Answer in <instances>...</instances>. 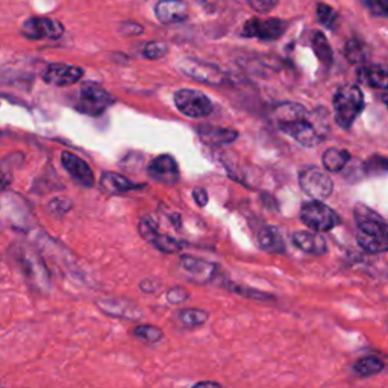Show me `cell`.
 <instances>
[{"mask_svg":"<svg viewBox=\"0 0 388 388\" xmlns=\"http://www.w3.org/2000/svg\"><path fill=\"white\" fill-rule=\"evenodd\" d=\"M173 101H175L176 108L187 117L203 119L212 112V102L210 101V97L199 90H178Z\"/></svg>","mask_w":388,"mask_h":388,"instance_id":"9","label":"cell"},{"mask_svg":"<svg viewBox=\"0 0 388 388\" xmlns=\"http://www.w3.org/2000/svg\"><path fill=\"white\" fill-rule=\"evenodd\" d=\"M160 287H161V280L158 279H144L142 280V284H140V288L146 293H155L156 290H160Z\"/></svg>","mask_w":388,"mask_h":388,"instance_id":"39","label":"cell"},{"mask_svg":"<svg viewBox=\"0 0 388 388\" xmlns=\"http://www.w3.org/2000/svg\"><path fill=\"white\" fill-rule=\"evenodd\" d=\"M167 52H169L167 44L161 43V41H151V43H147L144 46L143 55L149 58V60H160V58L166 56Z\"/></svg>","mask_w":388,"mask_h":388,"instance_id":"33","label":"cell"},{"mask_svg":"<svg viewBox=\"0 0 388 388\" xmlns=\"http://www.w3.org/2000/svg\"><path fill=\"white\" fill-rule=\"evenodd\" d=\"M299 185L302 192L314 201H325L332 194L334 183L321 169L310 166L301 170Z\"/></svg>","mask_w":388,"mask_h":388,"instance_id":"8","label":"cell"},{"mask_svg":"<svg viewBox=\"0 0 388 388\" xmlns=\"http://www.w3.org/2000/svg\"><path fill=\"white\" fill-rule=\"evenodd\" d=\"M355 221H357V242L370 253L388 252V223L369 206L358 203L355 206Z\"/></svg>","mask_w":388,"mask_h":388,"instance_id":"2","label":"cell"},{"mask_svg":"<svg viewBox=\"0 0 388 388\" xmlns=\"http://www.w3.org/2000/svg\"><path fill=\"white\" fill-rule=\"evenodd\" d=\"M301 220L303 221V225H307L316 233H328V230H332L341 223L340 216L331 206L325 205L321 201L303 203L301 208Z\"/></svg>","mask_w":388,"mask_h":388,"instance_id":"5","label":"cell"},{"mask_svg":"<svg viewBox=\"0 0 388 388\" xmlns=\"http://www.w3.org/2000/svg\"><path fill=\"white\" fill-rule=\"evenodd\" d=\"M155 15L162 24L180 23L188 17V5L184 0H160L155 6Z\"/></svg>","mask_w":388,"mask_h":388,"instance_id":"17","label":"cell"},{"mask_svg":"<svg viewBox=\"0 0 388 388\" xmlns=\"http://www.w3.org/2000/svg\"><path fill=\"white\" fill-rule=\"evenodd\" d=\"M120 32H121V34H125V35H137V34H142V32H143V28L140 26L138 23H130V22H126V23H121Z\"/></svg>","mask_w":388,"mask_h":388,"instance_id":"38","label":"cell"},{"mask_svg":"<svg viewBox=\"0 0 388 388\" xmlns=\"http://www.w3.org/2000/svg\"><path fill=\"white\" fill-rule=\"evenodd\" d=\"M247 3L251 5L253 11L260 14H267L271 10H275L278 5V0H247Z\"/></svg>","mask_w":388,"mask_h":388,"instance_id":"37","label":"cell"},{"mask_svg":"<svg viewBox=\"0 0 388 388\" xmlns=\"http://www.w3.org/2000/svg\"><path fill=\"white\" fill-rule=\"evenodd\" d=\"M275 115L279 129L305 147L320 144L329 128L326 119H319V112L311 114L299 103H280L276 106Z\"/></svg>","mask_w":388,"mask_h":388,"instance_id":"1","label":"cell"},{"mask_svg":"<svg viewBox=\"0 0 388 388\" xmlns=\"http://www.w3.org/2000/svg\"><path fill=\"white\" fill-rule=\"evenodd\" d=\"M203 2H206V0H203Z\"/></svg>","mask_w":388,"mask_h":388,"instance_id":"43","label":"cell"},{"mask_svg":"<svg viewBox=\"0 0 388 388\" xmlns=\"http://www.w3.org/2000/svg\"><path fill=\"white\" fill-rule=\"evenodd\" d=\"M192 388H225V387L217 384V382H214V381H201Z\"/></svg>","mask_w":388,"mask_h":388,"instance_id":"41","label":"cell"},{"mask_svg":"<svg viewBox=\"0 0 388 388\" xmlns=\"http://www.w3.org/2000/svg\"><path fill=\"white\" fill-rule=\"evenodd\" d=\"M103 314L111 317H119L130 321H137L143 319V311L135 302H132L125 297H102L96 302Z\"/></svg>","mask_w":388,"mask_h":388,"instance_id":"10","label":"cell"},{"mask_svg":"<svg viewBox=\"0 0 388 388\" xmlns=\"http://www.w3.org/2000/svg\"><path fill=\"white\" fill-rule=\"evenodd\" d=\"M344 55L349 60V62H352V64L366 62L367 56H369L367 47L364 46V43H362V41H360L357 38L349 40L348 43H346V46H344Z\"/></svg>","mask_w":388,"mask_h":388,"instance_id":"27","label":"cell"},{"mask_svg":"<svg viewBox=\"0 0 388 388\" xmlns=\"http://www.w3.org/2000/svg\"><path fill=\"white\" fill-rule=\"evenodd\" d=\"M376 17H388V0H361Z\"/></svg>","mask_w":388,"mask_h":388,"instance_id":"35","label":"cell"},{"mask_svg":"<svg viewBox=\"0 0 388 388\" xmlns=\"http://www.w3.org/2000/svg\"><path fill=\"white\" fill-rule=\"evenodd\" d=\"M180 266H183L189 275L193 276L196 282H210L217 275V264L205 261L201 258L192 257V255H183L180 257Z\"/></svg>","mask_w":388,"mask_h":388,"instance_id":"16","label":"cell"},{"mask_svg":"<svg viewBox=\"0 0 388 388\" xmlns=\"http://www.w3.org/2000/svg\"><path fill=\"white\" fill-rule=\"evenodd\" d=\"M147 173L152 179L161 184L175 185L179 180V167L176 160L171 155H160L149 164Z\"/></svg>","mask_w":388,"mask_h":388,"instance_id":"14","label":"cell"},{"mask_svg":"<svg viewBox=\"0 0 388 388\" xmlns=\"http://www.w3.org/2000/svg\"><path fill=\"white\" fill-rule=\"evenodd\" d=\"M166 297H167V302L169 303L179 305V303L188 301L189 293H188L187 288H184V287H171L170 290L167 292Z\"/></svg>","mask_w":388,"mask_h":388,"instance_id":"36","label":"cell"},{"mask_svg":"<svg viewBox=\"0 0 388 388\" xmlns=\"http://www.w3.org/2000/svg\"><path fill=\"white\" fill-rule=\"evenodd\" d=\"M258 244L262 251L270 253H284L285 252V242L282 234L275 226H262L257 234Z\"/></svg>","mask_w":388,"mask_h":388,"instance_id":"21","label":"cell"},{"mask_svg":"<svg viewBox=\"0 0 388 388\" xmlns=\"http://www.w3.org/2000/svg\"><path fill=\"white\" fill-rule=\"evenodd\" d=\"M22 34L31 40L61 38L64 35V26L56 20L46 17H32L23 23Z\"/></svg>","mask_w":388,"mask_h":388,"instance_id":"12","label":"cell"},{"mask_svg":"<svg viewBox=\"0 0 388 388\" xmlns=\"http://www.w3.org/2000/svg\"><path fill=\"white\" fill-rule=\"evenodd\" d=\"M362 170H364L370 176H382L388 173V158L381 155H373L362 164Z\"/></svg>","mask_w":388,"mask_h":388,"instance_id":"29","label":"cell"},{"mask_svg":"<svg viewBox=\"0 0 388 388\" xmlns=\"http://www.w3.org/2000/svg\"><path fill=\"white\" fill-rule=\"evenodd\" d=\"M382 102L387 105V108H388V93L382 96Z\"/></svg>","mask_w":388,"mask_h":388,"instance_id":"42","label":"cell"},{"mask_svg":"<svg viewBox=\"0 0 388 388\" xmlns=\"http://www.w3.org/2000/svg\"><path fill=\"white\" fill-rule=\"evenodd\" d=\"M292 240L293 244L299 247L301 251L310 255H316V257H320V255H325L328 252L326 240L320 234H317L316 230L314 233H310V230H297V233L293 234Z\"/></svg>","mask_w":388,"mask_h":388,"instance_id":"18","label":"cell"},{"mask_svg":"<svg viewBox=\"0 0 388 388\" xmlns=\"http://www.w3.org/2000/svg\"><path fill=\"white\" fill-rule=\"evenodd\" d=\"M101 187L106 193H111V194H120V193L130 192V189L144 188L143 184H137L134 180H130L126 176H123L120 173H115V171L103 173L101 178Z\"/></svg>","mask_w":388,"mask_h":388,"instance_id":"20","label":"cell"},{"mask_svg":"<svg viewBox=\"0 0 388 388\" xmlns=\"http://www.w3.org/2000/svg\"><path fill=\"white\" fill-rule=\"evenodd\" d=\"M233 292L240 294L243 297H249V299H258V301H269V299H275V296H271L269 293H264L261 290H255V288H249V287H243V285H237L233 287Z\"/></svg>","mask_w":388,"mask_h":388,"instance_id":"34","label":"cell"},{"mask_svg":"<svg viewBox=\"0 0 388 388\" xmlns=\"http://www.w3.org/2000/svg\"><path fill=\"white\" fill-rule=\"evenodd\" d=\"M317 19L321 24H323V26L332 29L335 26L338 14L335 12L334 8H331L329 5L319 3L317 5Z\"/></svg>","mask_w":388,"mask_h":388,"instance_id":"32","label":"cell"},{"mask_svg":"<svg viewBox=\"0 0 388 388\" xmlns=\"http://www.w3.org/2000/svg\"><path fill=\"white\" fill-rule=\"evenodd\" d=\"M193 197H194L196 203L199 205V206H205L206 203H208V199H210L208 192H206V189H205V188H202V187H199V188H194Z\"/></svg>","mask_w":388,"mask_h":388,"instance_id":"40","label":"cell"},{"mask_svg":"<svg viewBox=\"0 0 388 388\" xmlns=\"http://www.w3.org/2000/svg\"><path fill=\"white\" fill-rule=\"evenodd\" d=\"M197 134H199L201 140L211 147H219V146H226L234 143L238 138V132L234 129L228 128H217V126H210L203 125L197 128Z\"/></svg>","mask_w":388,"mask_h":388,"instance_id":"19","label":"cell"},{"mask_svg":"<svg viewBox=\"0 0 388 388\" xmlns=\"http://www.w3.org/2000/svg\"><path fill=\"white\" fill-rule=\"evenodd\" d=\"M179 69L183 70L188 78L212 87H223L229 84V78L226 76V73L221 71L217 65L196 60V58H184V60L179 62Z\"/></svg>","mask_w":388,"mask_h":388,"instance_id":"7","label":"cell"},{"mask_svg":"<svg viewBox=\"0 0 388 388\" xmlns=\"http://www.w3.org/2000/svg\"><path fill=\"white\" fill-rule=\"evenodd\" d=\"M11 262L20 270L23 278L37 292H44L49 285V273L40 255L31 247L23 244H14L10 249Z\"/></svg>","mask_w":388,"mask_h":388,"instance_id":"3","label":"cell"},{"mask_svg":"<svg viewBox=\"0 0 388 388\" xmlns=\"http://www.w3.org/2000/svg\"><path fill=\"white\" fill-rule=\"evenodd\" d=\"M360 81L373 88L388 90V65L385 64L366 65V67H362L360 70Z\"/></svg>","mask_w":388,"mask_h":388,"instance_id":"22","label":"cell"},{"mask_svg":"<svg viewBox=\"0 0 388 388\" xmlns=\"http://www.w3.org/2000/svg\"><path fill=\"white\" fill-rule=\"evenodd\" d=\"M312 49H314V53L321 64L323 65L332 64V49L329 46L326 37L321 34V32H316L314 37H312Z\"/></svg>","mask_w":388,"mask_h":388,"instance_id":"26","label":"cell"},{"mask_svg":"<svg viewBox=\"0 0 388 388\" xmlns=\"http://www.w3.org/2000/svg\"><path fill=\"white\" fill-rule=\"evenodd\" d=\"M114 102V96L106 92L105 88L96 84H87L81 88L74 108L81 114L97 117V115L108 110Z\"/></svg>","mask_w":388,"mask_h":388,"instance_id":"6","label":"cell"},{"mask_svg":"<svg viewBox=\"0 0 388 388\" xmlns=\"http://www.w3.org/2000/svg\"><path fill=\"white\" fill-rule=\"evenodd\" d=\"M287 23L280 19H251L243 28V37L260 40H278L285 34Z\"/></svg>","mask_w":388,"mask_h":388,"instance_id":"11","label":"cell"},{"mask_svg":"<svg viewBox=\"0 0 388 388\" xmlns=\"http://www.w3.org/2000/svg\"><path fill=\"white\" fill-rule=\"evenodd\" d=\"M210 314L203 310L199 308H185L179 312V321L183 323L185 328H197L202 326L206 323Z\"/></svg>","mask_w":388,"mask_h":388,"instance_id":"25","label":"cell"},{"mask_svg":"<svg viewBox=\"0 0 388 388\" xmlns=\"http://www.w3.org/2000/svg\"><path fill=\"white\" fill-rule=\"evenodd\" d=\"M151 243L156 247V249L164 252V253H176V252L183 249V246H180V243L176 242L175 238H171L169 235H164L161 233L156 235Z\"/></svg>","mask_w":388,"mask_h":388,"instance_id":"30","label":"cell"},{"mask_svg":"<svg viewBox=\"0 0 388 388\" xmlns=\"http://www.w3.org/2000/svg\"><path fill=\"white\" fill-rule=\"evenodd\" d=\"M382 370H384V362H382V360H379L376 357L360 358L353 364L355 373H357L358 376H362V378L378 375V373H381Z\"/></svg>","mask_w":388,"mask_h":388,"instance_id":"24","label":"cell"},{"mask_svg":"<svg viewBox=\"0 0 388 388\" xmlns=\"http://www.w3.org/2000/svg\"><path fill=\"white\" fill-rule=\"evenodd\" d=\"M84 76V70L69 64H49L43 73V81L55 87H69L76 84Z\"/></svg>","mask_w":388,"mask_h":388,"instance_id":"13","label":"cell"},{"mask_svg":"<svg viewBox=\"0 0 388 388\" xmlns=\"http://www.w3.org/2000/svg\"><path fill=\"white\" fill-rule=\"evenodd\" d=\"M332 103L337 125L349 129L364 110V96L358 85H343L337 90Z\"/></svg>","mask_w":388,"mask_h":388,"instance_id":"4","label":"cell"},{"mask_svg":"<svg viewBox=\"0 0 388 388\" xmlns=\"http://www.w3.org/2000/svg\"><path fill=\"white\" fill-rule=\"evenodd\" d=\"M132 334H134V337L140 338V340H143L149 344L158 343L162 340V337H164L162 329L158 326H153V325H137L134 329H132Z\"/></svg>","mask_w":388,"mask_h":388,"instance_id":"28","label":"cell"},{"mask_svg":"<svg viewBox=\"0 0 388 388\" xmlns=\"http://www.w3.org/2000/svg\"><path fill=\"white\" fill-rule=\"evenodd\" d=\"M138 230H140V235H142L149 243H151L153 238L160 234L158 223L149 216H144V217H142V220H140Z\"/></svg>","mask_w":388,"mask_h":388,"instance_id":"31","label":"cell"},{"mask_svg":"<svg viewBox=\"0 0 388 388\" xmlns=\"http://www.w3.org/2000/svg\"><path fill=\"white\" fill-rule=\"evenodd\" d=\"M61 162L69 175L82 187L90 188L96 184V178L92 167H90L84 160L79 158L78 155L71 152H62Z\"/></svg>","mask_w":388,"mask_h":388,"instance_id":"15","label":"cell"},{"mask_svg":"<svg viewBox=\"0 0 388 388\" xmlns=\"http://www.w3.org/2000/svg\"><path fill=\"white\" fill-rule=\"evenodd\" d=\"M321 161H323V167L328 171L338 173L348 166V162L351 161V153L348 151H344V149L331 147L323 153Z\"/></svg>","mask_w":388,"mask_h":388,"instance_id":"23","label":"cell"}]
</instances>
